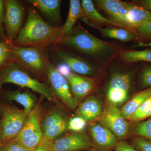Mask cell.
Listing matches in <instances>:
<instances>
[{
    "label": "cell",
    "mask_w": 151,
    "mask_h": 151,
    "mask_svg": "<svg viewBox=\"0 0 151 151\" xmlns=\"http://www.w3.org/2000/svg\"><path fill=\"white\" fill-rule=\"evenodd\" d=\"M136 134L139 137L151 142V116L147 120L137 124L135 128Z\"/></svg>",
    "instance_id": "28"
},
{
    "label": "cell",
    "mask_w": 151,
    "mask_h": 151,
    "mask_svg": "<svg viewBox=\"0 0 151 151\" xmlns=\"http://www.w3.org/2000/svg\"><path fill=\"white\" fill-rule=\"evenodd\" d=\"M4 99L9 101H15L24 107V110L30 113L36 105L35 97L28 91L21 92L19 90H2L1 92Z\"/></svg>",
    "instance_id": "19"
},
{
    "label": "cell",
    "mask_w": 151,
    "mask_h": 151,
    "mask_svg": "<svg viewBox=\"0 0 151 151\" xmlns=\"http://www.w3.org/2000/svg\"><path fill=\"white\" fill-rule=\"evenodd\" d=\"M137 2L151 13V0H142L138 1Z\"/></svg>",
    "instance_id": "37"
},
{
    "label": "cell",
    "mask_w": 151,
    "mask_h": 151,
    "mask_svg": "<svg viewBox=\"0 0 151 151\" xmlns=\"http://www.w3.org/2000/svg\"><path fill=\"white\" fill-rule=\"evenodd\" d=\"M40 102L37 104L26 119L22 128L16 138L19 142L30 151H32L43 139L41 127L42 108Z\"/></svg>",
    "instance_id": "6"
},
{
    "label": "cell",
    "mask_w": 151,
    "mask_h": 151,
    "mask_svg": "<svg viewBox=\"0 0 151 151\" xmlns=\"http://www.w3.org/2000/svg\"><path fill=\"white\" fill-rule=\"evenodd\" d=\"M12 42H0V70L15 62Z\"/></svg>",
    "instance_id": "25"
},
{
    "label": "cell",
    "mask_w": 151,
    "mask_h": 151,
    "mask_svg": "<svg viewBox=\"0 0 151 151\" xmlns=\"http://www.w3.org/2000/svg\"><path fill=\"white\" fill-rule=\"evenodd\" d=\"M0 151H30L24 148L15 137L2 143Z\"/></svg>",
    "instance_id": "29"
},
{
    "label": "cell",
    "mask_w": 151,
    "mask_h": 151,
    "mask_svg": "<svg viewBox=\"0 0 151 151\" xmlns=\"http://www.w3.org/2000/svg\"><path fill=\"white\" fill-rule=\"evenodd\" d=\"M150 101H151V96L150 97Z\"/></svg>",
    "instance_id": "45"
},
{
    "label": "cell",
    "mask_w": 151,
    "mask_h": 151,
    "mask_svg": "<svg viewBox=\"0 0 151 151\" xmlns=\"http://www.w3.org/2000/svg\"><path fill=\"white\" fill-rule=\"evenodd\" d=\"M94 2L117 26L129 29L126 19L127 2L119 0H96Z\"/></svg>",
    "instance_id": "13"
},
{
    "label": "cell",
    "mask_w": 151,
    "mask_h": 151,
    "mask_svg": "<svg viewBox=\"0 0 151 151\" xmlns=\"http://www.w3.org/2000/svg\"><path fill=\"white\" fill-rule=\"evenodd\" d=\"M139 47H151V42L149 43H145L143 42H140L137 45Z\"/></svg>",
    "instance_id": "38"
},
{
    "label": "cell",
    "mask_w": 151,
    "mask_h": 151,
    "mask_svg": "<svg viewBox=\"0 0 151 151\" xmlns=\"http://www.w3.org/2000/svg\"><path fill=\"white\" fill-rule=\"evenodd\" d=\"M81 4L83 13V17L81 19V20H89L90 19L94 21L105 23L117 26L110 19L105 17L99 13L95 8L93 2L91 0H82L81 2Z\"/></svg>",
    "instance_id": "23"
},
{
    "label": "cell",
    "mask_w": 151,
    "mask_h": 151,
    "mask_svg": "<svg viewBox=\"0 0 151 151\" xmlns=\"http://www.w3.org/2000/svg\"><path fill=\"white\" fill-rule=\"evenodd\" d=\"M84 22L88 25L98 30L106 37L117 40L123 42L131 41L137 39V35L131 30L122 27H100L87 21H84Z\"/></svg>",
    "instance_id": "20"
},
{
    "label": "cell",
    "mask_w": 151,
    "mask_h": 151,
    "mask_svg": "<svg viewBox=\"0 0 151 151\" xmlns=\"http://www.w3.org/2000/svg\"><path fill=\"white\" fill-rule=\"evenodd\" d=\"M126 22L128 29H138L151 21V13L140 5L127 3Z\"/></svg>",
    "instance_id": "17"
},
{
    "label": "cell",
    "mask_w": 151,
    "mask_h": 151,
    "mask_svg": "<svg viewBox=\"0 0 151 151\" xmlns=\"http://www.w3.org/2000/svg\"><path fill=\"white\" fill-rule=\"evenodd\" d=\"M32 151H54L52 147L51 142L42 140Z\"/></svg>",
    "instance_id": "35"
},
{
    "label": "cell",
    "mask_w": 151,
    "mask_h": 151,
    "mask_svg": "<svg viewBox=\"0 0 151 151\" xmlns=\"http://www.w3.org/2000/svg\"><path fill=\"white\" fill-rule=\"evenodd\" d=\"M0 109L2 113L0 119V141L2 144L16 137L29 113L1 101Z\"/></svg>",
    "instance_id": "5"
},
{
    "label": "cell",
    "mask_w": 151,
    "mask_h": 151,
    "mask_svg": "<svg viewBox=\"0 0 151 151\" xmlns=\"http://www.w3.org/2000/svg\"><path fill=\"white\" fill-rule=\"evenodd\" d=\"M151 96V87L139 92L122 107L121 114L124 119H128L145 101Z\"/></svg>",
    "instance_id": "22"
},
{
    "label": "cell",
    "mask_w": 151,
    "mask_h": 151,
    "mask_svg": "<svg viewBox=\"0 0 151 151\" xmlns=\"http://www.w3.org/2000/svg\"><path fill=\"white\" fill-rule=\"evenodd\" d=\"M139 35L144 38L151 37V21L137 29Z\"/></svg>",
    "instance_id": "33"
},
{
    "label": "cell",
    "mask_w": 151,
    "mask_h": 151,
    "mask_svg": "<svg viewBox=\"0 0 151 151\" xmlns=\"http://www.w3.org/2000/svg\"><path fill=\"white\" fill-rule=\"evenodd\" d=\"M5 2V9L4 22L9 41L13 43L21 29L24 11L18 1L6 0Z\"/></svg>",
    "instance_id": "10"
},
{
    "label": "cell",
    "mask_w": 151,
    "mask_h": 151,
    "mask_svg": "<svg viewBox=\"0 0 151 151\" xmlns=\"http://www.w3.org/2000/svg\"><path fill=\"white\" fill-rule=\"evenodd\" d=\"M132 76L129 73H114L108 83L106 96L110 103L117 105L125 102L129 97Z\"/></svg>",
    "instance_id": "8"
},
{
    "label": "cell",
    "mask_w": 151,
    "mask_h": 151,
    "mask_svg": "<svg viewBox=\"0 0 151 151\" xmlns=\"http://www.w3.org/2000/svg\"><path fill=\"white\" fill-rule=\"evenodd\" d=\"M86 126V121L81 117L76 116L68 121V129L73 132H81L84 131Z\"/></svg>",
    "instance_id": "30"
},
{
    "label": "cell",
    "mask_w": 151,
    "mask_h": 151,
    "mask_svg": "<svg viewBox=\"0 0 151 151\" xmlns=\"http://www.w3.org/2000/svg\"><path fill=\"white\" fill-rule=\"evenodd\" d=\"M51 142L54 151H80L94 148L89 135L84 131L73 132Z\"/></svg>",
    "instance_id": "11"
},
{
    "label": "cell",
    "mask_w": 151,
    "mask_h": 151,
    "mask_svg": "<svg viewBox=\"0 0 151 151\" xmlns=\"http://www.w3.org/2000/svg\"><path fill=\"white\" fill-rule=\"evenodd\" d=\"M0 36H1L3 37L4 36V35H3V32L2 31L1 28L0 27Z\"/></svg>",
    "instance_id": "39"
},
{
    "label": "cell",
    "mask_w": 151,
    "mask_h": 151,
    "mask_svg": "<svg viewBox=\"0 0 151 151\" xmlns=\"http://www.w3.org/2000/svg\"><path fill=\"white\" fill-rule=\"evenodd\" d=\"M6 83H12L32 89L49 101L57 105L59 104L49 85L32 78L16 62L0 70V85Z\"/></svg>",
    "instance_id": "3"
},
{
    "label": "cell",
    "mask_w": 151,
    "mask_h": 151,
    "mask_svg": "<svg viewBox=\"0 0 151 151\" xmlns=\"http://www.w3.org/2000/svg\"><path fill=\"white\" fill-rule=\"evenodd\" d=\"M115 150L116 151H139L125 141L119 142Z\"/></svg>",
    "instance_id": "34"
},
{
    "label": "cell",
    "mask_w": 151,
    "mask_h": 151,
    "mask_svg": "<svg viewBox=\"0 0 151 151\" xmlns=\"http://www.w3.org/2000/svg\"><path fill=\"white\" fill-rule=\"evenodd\" d=\"M1 89V85H0V89Z\"/></svg>",
    "instance_id": "44"
},
{
    "label": "cell",
    "mask_w": 151,
    "mask_h": 151,
    "mask_svg": "<svg viewBox=\"0 0 151 151\" xmlns=\"http://www.w3.org/2000/svg\"><path fill=\"white\" fill-rule=\"evenodd\" d=\"M2 115V113L0 109V116H1Z\"/></svg>",
    "instance_id": "41"
},
{
    "label": "cell",
    "mask_w": 151,
    "mask_h": 151,
    "mask_svg": "<svg viewBox=\"0 0 151 151\" xmlns=\"http://www.w3.org/2000/svg\"><path fill=\"white\" fill-rule=\"evenodd\" d=\"M26 2L40 11L44 15L55 23H61L60 0H28Z\"/></svg>",
    "instance_id": "18"
},
{
    "label": "cell",
    "mask_w": 151,
    "mask_h": 151,
    "mask_svg": "<svg viewBox=\"0 0 151 151\" xmlns=\"http://www.w3.org/2000/svg\"><path fill=\"white\" fill-rule=\"evenodd\" d=\"M88 151H98V150H97V149L94 148H93L91 150H89Z\"/></svg>",
    "instance_id": "40"
},
{
    "label": "cell",
    "mask_w": 151,
    "mask_h": 151,
    "mask_svg": "<svg viewBox=\"0 0 151 151\" xmlns=\"http://www.w3.org/2000/svg\"><path fill=\"white\" fill-rule=\"evenodd\" d=\"M1 141H0V150H1Z\"/></svg>",
    "instance_id": "42"
},
{
    "label": "cell",
    "mask_w": 151,
    "mask_h": 151,
    "mask_svg": "<svg viewBox=\"0 0 151 151\" xmlns=\"http://www.w3.org/2000/svg\"><path fill=\"white\" fill-rule=\"evenodd\" d=\"M63 26H53L47 22L38 13L30 9L23 27L13 44L17 46L45 49L61 42Z\"/></svg>",
    "instance_id": "1"
},
{
    "label": "cell",
    "mask_w": 151,
    "mask_h": 151,
    "mask_svg": "<svg viewBox=\"0 0 151 151\" xmlns=\"http://www.w3.org/2000/svg\"><path fill=\"white\" fill-rule=\"evenodd\" d=\"M68 122L67 119L63 114L49 128L42 132V140L52 142L57 139L68 129Z\"/></svg>",
    "instance_id": "24"
},
{
    "label": "cell",
    "mask_w": 151,
    "mask_h": 151,
    "mask_svg": "<svg viewBox=\"0 0 151 151\" xmlns=\"http://www.w3.org/2000/svg\"><path fill=\"white\" fill-rule=\"evenodd\" d=\"M120 56L124 61L129 63L139 61L151 62V49L141 51L124 50L121 52Z\"/></svg>",
    "instance_id": "26"
},
{
    "label": "cell",
    "mask_w": 151,
    "mask_h": 151,
    "mask_svg": "<svg viewBox=\"0 0 151 151\" xmlns=\"http://www.w3.org/2000/svg\"><path fill=\"white\" fill-rule=\"evenodd\" d=\"M65 77L69 83L71 93L78 103L89 95L95 86V81L88 76L70 73Z\"/></svg>",
    "instance_id": "15"
},
{
    "label": "cell",
    "mask_w": 151,
    "mask_h": 151,
    "mask_svg": "<svg viewBox=\"0 0 151 151\" xmlns=\"http://www.w3.org/2000/svg\"><path fill=\"white\" fill-rule=\"evenodd\" d=\"M12 48L15 62L22 68L35 75L46 76L50 62L45 49L17 46L13 44Z\"/></svg>",
    "instance_id": "4"
},
{
    "label": "cell",
    "mask_w": 151,
    "mask_h": 151,
    "mask_svg": "<svg viewBox=\"0 0 151 151\" xmlns=\"http://www.w3.org/2000/svg\"><path fill=\"white\" fill-rule=\"evenodd\" d=\"M83 17L81 2L79 0H70L68 15L65 24L63 25V37L72 32L77 20L81 19Z\"/></svg>",
    "instance_id": "21"
},
{
    "label": "cell",
    "mask_w": 151,
    "mask_h": 151,
    "mask_svg": "<svg viewBox=\"0 0 151 151\" xmlns=\"http://www.w3.org/2000/svg\"><path fill=\"white\" fill-rule=\"evenodd\" d=\"M60 42L103 65L108 63L117 52L111 44L96 37L81 26L74 28L72 32L63 37Z\"/></svg>",
    "instance_id": "2"
},
{
    "label": "cell",
    "mask_w": 151,
    "mask_h": 151,
    "mask_svg": "<svg viewBox=\"0 0 151 151\" xmlns=\"http://www.w3.org/2000/svg\"><path fill=\"white\" fill-rule=\"evenodd\" d=\"M5 9V1L0 0V27H1L2 24L4 22Z\"/></svg>",
    "instance_id": "36"
},
{
    "label": "cell",
    "mask_w": 151,
    "mask_h": 151,
    "mask_svg": "<svg viewBox=\"0 0 151 151\" xmlns=\"http://www.w3.org/2000/svg\"><path fill=\"white\" fill-rule=\"evenodd\" d=\"M151 116V102L150 98L145 101L134 113L129 117L128 120L138 121Z\"/></svg>",
    "instance_id": "27"
},
{
    "label": "cell",
    "mask_w": 151,
    "mask_h": 151,
    "mask_svg": "<svg viewBox=\"0 0 151 151\" xmlns=\"http://www.w3.org/2000/svg\"><path fill=\"white\" fill-rule=\"evenodd\" d=\"M100 125L113 132L119 139L126 137L129 130V125L121 114L117 105L108 104L103 109L100 118Z\"/></svg>",
    "instance_id": "9"
},
{
    "label": "cell",
    "mask_w": 151,
    "mask_h": 151,
    "mask_svg": "<svg viewBox=\"0 0 151 151\" xmlns=\"http://www.w3.org/2000/svg\"><path fill=\"white\" fill-rule=\"evenodd\" d=\"M141 80L143 86H151V66H148L143 70Z\"/></svg>",
    "instance_id": "32"
},
{
    "label": "cell",
    "mask_w": 151,
    "mask_h": 151,
    "mask_svg": "<svg viewBox=\"0 0 151 151\" xmlns=\"http://www.w3.org/2000/svg\"><path fill=\"white\" fill-rule=\"evenodd\" d=\"M107 151H113V150H108Z\"/></svg>",
    "instance_id": "43"
},
{
    "label": "cell",
    "mask_w": 151,
    "mask_h": 151,
    "mask_svg": "<svg viewBox=\"0 0 151 151\" xmlns=\"http://www.w3.org/2000/svg\"><path fill=\"white\" fill-rule=\"evenodd\" d=\"M103 111L101 100L95 96L86 97L78 106L76 114L86 122L100 119Z\"/></svg>",
    "instance_id": "16"
},
{
    "label": "cell",
    "mask_w": 151,
    "mask_h": 151,
    "mask_svg": "<svg viewBox=\"0 0 151 151\" xmlns=\"http://www.w3.org/2000/svg\"><path fill=\"white\" fill-rule=\"evenodd\" d=\"M89 133L94 148L98 151L115 149L119 143L118 137L113 132L100 124H92L89 127Z\"/></svg>",
    "instance_id": "12"
},
{
    "label": "cell",
    "mask_w": 151,
    "mask_h": 151,
    "mask_svg": "<svg viewBox=\"0 0 151 151\" xmlns=\"http://www.w3.org/2000/svg\"><path fill=\"white\" fill-rule=\"evenodd\" d=\"M133 146L139 151H151V141L141 137H137L134 139Z\"/></svg>",
    "instance_id": "31"
},
{
    "label": "cell",
    "mask_w": 151,
    "mask_h": 151,
    "mask_svg": "<svg viewBox=\"0 0 151 151\" xmlns=\"http://www.w3.org/2000/svg\"><path fill=\"white\" fill-rule=\"evenodd\" d=\"M46 76L50 89L57 99L70 109L77 108L78 103L71 93L67 79L50 62L47 68Z\"/></svg>",
    "instance_id": "7"
},
{
    "label": "cell",
    "mask_w": 151,
    "mask_h": 151,
    "mask_svg": "<svg viewBox=\"0 0 151 151\" xmlns=\"http://www.w3.org/2000/svg\"><path fill=\"white\" fill-rule=\"evenodd\" d=\"M56 52L65 64L77 74L85 76H95L98 75L97 69L74 53L63 49L57 50Z\"/></svg>",
    "instance_id": "14"
}]
</instances>
